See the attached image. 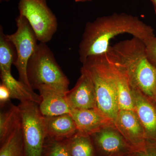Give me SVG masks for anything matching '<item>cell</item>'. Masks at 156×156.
<instances>
[{"mask_svg":"<svg viewBox=\"0 0 156 156\" xmlns=\"http://www.w3.org/2000/svg\"><path fill=\"white\" fill-rule=\"evenodd\" d=\"M1 79L2 83L9 89L11 98L17 99L20 102H34L39 105L41 103V95L26 84L16 80L11 72L1 73Z\"/></svg>","mask_w":156,"mask_h":156,"instance_id":"17","label":"cell"},{"mask_svg":"<svg viewBox=\"0 0 156 156\" xmlns=\"http://www.w3.org/2000/svg\"><path fill=\"white\" fill-rule=\"evenodd\" d=\"M42 101L39 108L44 116H53L70 114L72 110L67 99L66 93L47 87L38 89Z\"/></svg>","mask_w":156,"mask_h":156,"instance_id":"13","label":"cell"},{"mask_svg":"<svg viewBox=\"0 0 156 156\" xmlns=\"http://www.w3.org/2000/svg\"><path fill=\"white\" fill-rule=\"evenodd\" d=\"M44 117L47 136L66 140L78 132L75 123L70 114Z\"/></svg>","mask_w":156,"mask_h":156,"instance_id":"14","label":"cell"},{"mask_svg":"<svg viewBox=\"0 0 156 156\" xmlns=\"http://www.w3.org/2000/svg\"><path fill=\"white\" fill-rule=\"evenodd\" d=\"M131 93L134 110L144 129L147 141L156 139L155 107L150 98L138 90L131 89Z\"/></svg>","mask_w":156,"mask_h":156,"instance_id":"11","label":"cell"},{"mask_svg":"<svg viewBox=\"0 0 156 156\" xmlns=\"http://www.w3.org/2000/svg\"><path fill=\"white\" fill-rule=\"evenodd\" d=\"M21 126V116L18 106L11 101L1 105L0 145Z\"/></svg>","mask_w":156,"mask_h":156,"instance_id":"15","label":"cell"},{"mask_svg":"<svg viewBox=\"0 0 156 156\" xmlns=\"http://www.w3.org/2000/svg\"><path fill=\"white\" fill-rule=\"evenodd\" d=\"M11 1V0H0L1 2H2V1H6V2H9V1Z\"/></svg>","mask_w":156,"mask_h":156,"instance_id":"29","label":"cell"},{"mask_svg":"<svg viewBox=\"0 0 156 156\" xmlns=\"http://www.w3.org/2000/svg\"><path fill=\"white\" fill-rule=\"evenodd\" d=\"M152 3L154 5V9L155 11L156 14V0H150Z\"/></svg>","mask_w":156,"mask_h":156,"instance_id":"25","label":"cell"},{"mask_svg":"<svg viewBox=\"0 0 156 156\" xmlns=\"http://www.w3.org/2000/svg\"><path fill=\"white\" fill-rule=\"evenodd\" d=\"M136 156H156V150L147 141L144 147L135 152Z\"/></svg>","mask_w":156,"mask_h":156,"instance_id":"23","label":"cell"},{"mask_svg":"<svg viewBox=\"0 0 156 156\" xmlns=\"http://www.w3.org/2000/svg\"><path fill=\"white\" fill-rule=\"evenodd\" d=\"M27 76L32 89L51 88L66 93L69 81L45 43H40L28 62Z\"/></svg>","mask_w":156,"mask_h":156,"instance_id":"4","label":"cell"},{"mask_svg":"<svg viewBox=\"0 0 156 156\" xmlns=\"http://www.w3.org/2000/svg\"><path fill=\"white\" fill-rule=\"evenodd\" d=\"M0 147V156H27L21 126Z\"/></svg>","mask_w":156,"mask_h":156,"instance_id":"20","label":"cell"},{"mask_svg":"<svg viewBox=\"0 0 156 156\" xmlns=\"http://www.w3.org/2000/svg\"><path fill=\"white\" fill-rule=\"evenodd\" d=\"M14 45L4 34L0 26V70L1 73L11 72V66L17 58Z\"/></svg>","mask_w":156,"mask_h":156,"instance_id":"19","label":"cell"},{"mask_svg":"<svg viewBox=\"0 0 156 156\" xmlns=\"http://www.w3.org/2000/svg\"><path fill=\"white\" fill-rule=\"evenodd\" d=\"M11 98L9 89L5 84L1 83L0 85V105L9 102Z\"/></svg>","mask_w":156,"mask_h":156,"instance_id":"24","label":"cell"},{"mask_svg":"<svg viewBox=\"0 0 156 156\" xmlns=\"http://www.w3.org/2000/svg\"><path fill=\"white\" fill-rule=\"evenodd\" d=\"M89 1H91V0H75L76 2H85Z\"/></svg>","mask_w":156,"mask_h":156,"instance_id":"26","label":"cell"},{"mask_svg":"<svg viewBox=\"0 0 156 156\" xmlns=\"http://www.w3.org/2000/svg\"><path fill=\"white\" fill-rule=\"evenodd\" d=\"M70 114L75 123L78 132L91 135L105 126L114 124L97 108L72 109Z\"/></svg>","mask_w":156,"mask_h":156,"instance_id":"12","label":"cell"},{"mask_svg":"<svg viewBox=\"0 0 156 156\" xmlns=\"http://www.w3.org/2000/svg\"><path fill=\"white\" fill-rule=\"evenodd\" d=\"M127 33L145 42L155 37L150 26L137 17L122 13L98 17L86 24L79 45L80 59L83 63L87 58L107 53L112 39Z\"/></svg>","mask_w":156,"mask_h":156,"instance_id":"1","label":"cell"},{"mask_svg":"<svg viewBox=\"0 0 156 156\" xmlns=\"http://www.w3.org/2000/svg\"><path fill=\"white\" fill-rule=\"evenodd\" d=\"M66 141L72 156H98L90 135L78 132Z\"/></svg>","mask_w":156,"mask_h":156,"instance_id":"18","label":"cell"},{"mask_svg":"<svg viewBox=\"0 0 156 156\" xmlns=\"http://www.w3.org/2000/svg\"><path fill=\"white\" fill-rule=\"evenodd\" d=\"M144 43L149 59L156 67V37H154L151 38L146 41Z\"/></svg>","mask_w":156,"mask_h":156,"instance_id":"22","label":"cell"},{"mask_svg":"<svg viewBox=\"0 0 156 156\" xmlns=\"http://www.w3.org/2000/svg\"><path fill=\"white\" fill-rule=\"evenodd\" d=\"M153 98H155V99H156V89Z\"/></svg>","mask_w":156,"mask_h":156,"instance_id":"27","label":"cell"},{"mask_svg":"<svg viewBox=\"0 0 156 156\" xmlns=\"http://www.w3.org/2000/svg\"><path fill=\"white\" fill-rule=\"evenodd\" d=\"M15 21L17 30L14 34H6V36L16 50L17 58L14 65L18 71V80L31 88L27 78V65L37 47L38 40L25 17L19 15Z\"/></svg>","mask_w":156,"mask_h":156,"instance_id":"7","label":"cell"},{"mask_svg":"<svg viewBox=\"0 0 156 156\" xmlns=\"http://www.w3.org/2000/svg\"><path fill=\"white\" fill-rule=\"evenodd\" d=\"M82 64L81 73L90 78L95 88L97 108L114 122L119 109L114 73L106 53L90 56Z\"/></svg>","mask_w":156,"mask_h":156,"instance_id":"3","label":"cell"},{"mask_svg":"<svg viewBox=\"0 0 156 156\" xmlns=\"http://www.w3.org/2000/svg\"><path fill=\"white\" fill-rule=\"evenodd\" d=\"M75 87L66 92V99L72 109L97 108L95 88L92 81L85 73H81Z\"/></svg>","mask_w":156,"mask_h":156,"instance_id":"10","label":"cell"},{"mask_svg":"<svg viewBox=\"0 0 156 156\" xmlns=\"http://www.w3.org/2000/svg\"><path fill=\"white\" fill-rule=\"evenodd\" d=\"M106 56L114 73L119 109L134 110L131 87L126 71L120 65L110 59L107 54Z\"/></svg>","mask_w":156,"mask_h":156,"instance_id":"16","label":"cell"},{"mask_svg":"<svg viewBox=\"0 0 156 156\" xmlns=\"http://www.w3.org/2000/svg\"><path fill=\"white\" fill-rule=\"evenodd\" d=\"M18 107L27 156H41L47 134L39 105L34 102H20Z\"/></svg>","mask_w":156,"mask_h":156,"instance_id":"6","label":"cell"},{"mask_svg":"<svg viewBox=\"0 0 156 156\" xmlns=\"http://www.w3.org/2000/svg\"><path fill=\"white\" fill-rule=\"evenodd\" d=\"M127 156H136V155L135 154V152L134 153V154H132L130 155H128Z\"/></svg>","mask_w":156,"mask_h":156,"instance_id":"28","label":"cell"},{"mask_svg":"<svg viewBox=\"0 0 156 156\" xmlns=\"http://www.w3.org/2000/svg\"><path fill=\"white\" fill-rule=\"evenodd\" d=\"M114 124L136 151L144 147L147 142L145 131L134 110H119Z\"/></svg>","mask_w":156,"mask_h":156,"instance_id":"9","label":"cell"},{"mask_svg":"<svg viewBox=\"0 0 156 156\" xmlns=\"http://www.w3.org/2000/svg\"><path fill=\"white\" fill-rule=\"evenodd\" d=\"M41 156H72L66 140L46 136Z\"/></svg>","mask_w":156,"mask_h":156,"instance_id":"21","label":"cell"},{"mask_svg":"<svg viewBox=\"0 0 156 156\" xmlns=\"http://www.w3.org/2000/svg\"><path fill=\"white\" fill-rule=\"evenodd\" d=\"M18 10L19 15L27 20L38 41L46 44L51 41L58 22L46 0H20Z\"/></svg>","mask_w":156,"mask_h":156,"instance_id":"5","label":"cell"},{"mask_svg":"<svg viewBox=\"0 0 156 156\" xmlns=\"http://www.w3.org/2000/svg\"><path fill=\"white\" fill-rule=\"evenodd\" d=\"M90 136L98 156H127L136 152L115 124L105 126Z\"/></svg>","mask_w":156,"mask_h":156,"instance_id":"8","label":"cell"},{"mask_svg":"<svg viewBox=\"0 0 156 156\" xmlns=\"http://www.w3.org/2000/svg\"><path fill=\"white\" fill-rule=\"evenodd\" d=\"M106 53L125 70L131 89L150 99L153 98L156 89V67L149 59L144 41L133 37L110 46Z\"/></svg>","mask_w":156,"mask_h":156,"instance_id":"2","label":"cell"}]
</instances>
